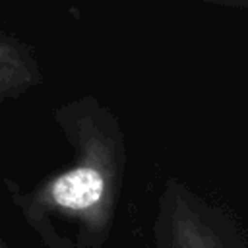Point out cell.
I'll list each match as a JSON object with an SVG mask.
<instances>
[{"mask_svg": "<svg viewBox=\"0 0 248 248\" xmlns=\"http://www.w3.org/2000/svg\"><path fill=\"white\" fill-rule=\"evenodd\" d=\"M43 79V66L33 46L0 29V105L23 97Z\"/></svg>", "mask_w": 248, "mask_h": 248, "instance_id": "cell-3", "label": "cell"}, {"mask_svg": "<svg viewBox=\"0 0 248 248\" xmlns=\"http://www.w3.org/2000/svg\"><path fill=\"white\" fill-rule=\"evenodd\" d=\"M52 120L70 147L68 165L31 188L8 184V196L45 248H103L126 182L122 122L91 93L60 103Z\"/></svg>", "mask_w": 248, "mask_h": 248, "instance_id": "cell-1", "label": "cell"}, {"mask_svg": "<svg viewBox=\"0 0 248 248\" xmlns=\"http://www.w3.org/2000/svg\"><path fill=\"white\" fill-rule=\"evenodd\" d=\"M0 248H12V244H10L2 234H0Z\"/></svg>", "mask_w": 248, "mask_h": 248, "instance_id": "cell-5", "label": "cell"}, {"mask_svg": "<svg viewBox=\"0 0 248 248\" xmlns=\"http://www.w3.org/2000/svg\"><path fill=\"white\" fill-rule=\"evenodd\" d=\"M194 2H207V4H221V6H232L248 10V0H194Z\"/></svg>", "mask_w": 248, "mask_h": 248, "instance_id": "cell-4", "label": "cell"}, {"mask_svg": "<svg viewBox=\"0 0 248 248\" xmlns=\"http://www.w3.org/2000/svg\"><path fill=\"white\" fill-rule=\"evenodd\" d=\"M151 248H248V236L221 203L169 176L155 202Z\"/></svg>", "mask_w": 248, "mask_h": 248, "instance_id": "cell-2", "label": "cell"}]
</instances>
